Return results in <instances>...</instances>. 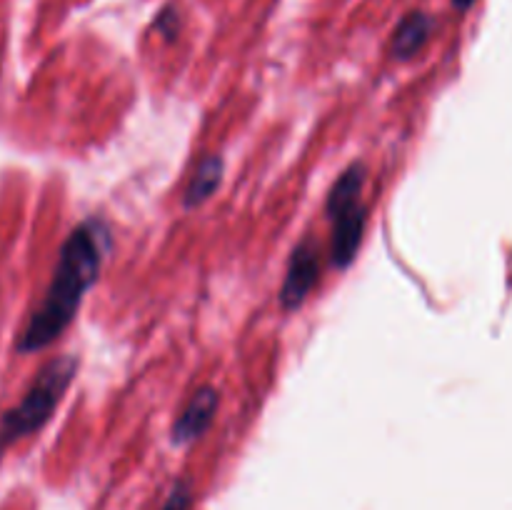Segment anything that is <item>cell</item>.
Here are the masks:
<instances>
[{
    "label": "cell",
    "mask_w": 512,
    "mask_h": 510,
    "mask_svg": "<svg viewBox=\"0 0 512 510\" xmlns=\"http://www.w3.org/2000/svg\"><path fill=\"white\" fill-rule=\"evenodd\" d=\"M108 245L110 233L103 220H85L65 238L53 280L15 345L20 355L45 350L73 323L85 293L98 280Z\"/></svg>",
    "instance_id": "1"
},
{
    "label": "cell",
    "mask_w": 512,
    "mask_h": 510,
    "mask_svg": "<svg viewBox=\"0 0 512 510\" xmlns=\"http://www.w3.org/2000/svg\"><path fill=\"white\" fill-rule=\"evenodd\" d=\"M75 373H78L75 355H58L40 368L23 400L0 418V455L18 440L38 433L53 418L55 408L73 383Z\"/></svg>",
    "instance_id": "2"
},
{
    "label": "cell",
    "mask_w": 512,
    "mask_h": 510,
    "mask_svg": "<svg viewBox=\"0 0 512 510\" xmlns=\"http://www.w3.org/2000/svg\"><path fill=\"white\" fill-rule=\"evenodd\" d=\"M320 275V245L313 238H305L295 245L285 270L283 288H280V305L283 310H298L308 300Z\"/></svg>",
    "instance_id": "3"
},
{
    "label": "cell",
    "mask_w": 512,
    "mask_h": 510,
    "mask_svg": "<svg viewBox=\"0 0 512 510\" xmlns=\"http://www.w3.org/2000/svg\"><path fill=\"white\" fill-rule=\"evenodd\" d=\"M333 233H330V263L335 268H348L358 255L360 245H363L365 228H368V205L360 203L355 208L345 210V213L335 215L330 220Z\"/></svg>",
    "instance_id": "4"
},
{
    "label": "cell",
    "mask_w": 512,
    "mask_h": 510,
    "mask_svg": "<svg viewBox=\"0 0 512 510\" xmlns=\"http://www.w3.org/2000/svg\"><path fill=\"white\" fill-rule=\"evenodd\" d=\"M220 408V393L213 385H205L200 388L193 398L188 400L180 415L173 423V443L188 445L193 440H198L200 435H205V430L213 425L215 415Z\"/></svg>",
    "instance_id": "5"
},
{
    "label": "cell",
    "mask_w": 512,
    "mask_h": 510,
    "mask_svg": "<svg viewBox=\"0 0 512 510\" xmlns=\"http://www.w3.org/2000/svg\"><path fill=\"white\" fill-rule=\"evenodd\" d=\"M433 18L425 13H408L395 28L393 40H390V53L398 60H410L425 48L433 33Z\"/></svg>",
    "instance_id": "6"
},
{
    "label": "cell",
    "mask_w": 512,
    "mask_h": 510,
    "mask_svg": "<svg viewBox=\"0 0 512 510\" xmlns=\"http://www.w3.org/2000/svg\"><path fill=\"white\" fill-rule=\"evenodd\" d=\"M225 163L223 155H205L203 160L195 168L193 178L188 180V188H185L183 203L185 208H198L205 200L213 198L215 190L220 188V180H223Z\"/></svg>",
    "instance_id": "7"
},
{
    "label": "cell",
    "mask_w": 512,
    "mask_h": 510,
    "mask_svg": "<svg viewBox=\"0 0 512 510\" xmlns=\"http://www.w3.org/2000/svg\"><path fill=\"white\" fill-rule=\"evenodd\" d=\"M190 495H193L190 483L188 480H180V483H175L173 493L168 495V500H165V505L160 510H188Z\"/></svg>",
    "instance_id": "8"
},
{
    "label": "cell",
    "mask_w": 512,
    "mask_h": 510,
    "mask_svg": "<svg viewBox=\"0 0 512 510\" xmlns=\"http://www.w3.org/2000/svg\"><path fill=\"white\" fill-rule=\"evenodd\" d=\"M158 30L165 35V40H173L178 35V15L173 8H165L158 18Z\"/></svg>",
    "instance_id": "9"
},
{
    "label": "cell",
    "mask_w": 512,
    "mask_h": 510,
    "mask_svg": "<svg viewBox=\"0 0 512 510\" xmlns=\"http://www.w3.org/2000/svg\"><path fill=\"white\" fill-rule=\"evenodd\" d=\"M475 0H453V8H458V10H468L470 5H473Z\"/></svg>",
    "instance_id": "10"
}]
</instances>
